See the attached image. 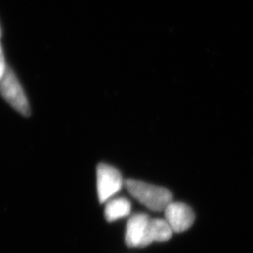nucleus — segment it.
Instances as JSON below:
<instances>
[{"mask_svg":"<svg viewBox=\"0 0 253 253\" xmlns=\"http://www.w3.org/2000/svg\"><path fill=\"white\" fill-rule=\"evenodd\" d=\"M172 234V228L165 219L135 214L126 223L125 242L129 248H143L153 242L168 241Z\"/></svg>","mask_w":253,"mask_h":253,"instance_id":"obj_1","label":"nucleus"},{"mask_svg":"<svg viewBox=\"0 0 253 253\" xmlns=\"http://www.w3.org/2000/svg\"><path fill=\"white\" fill-rule=\"evenodd\" d=\"M124 185L133 198L155 212H163L172 202V192L162 187L133 179H127Z\"/></svg>","mask_w":253,"mask_h":253,"instance_id":"obj_2","label":"nucleus"},{"mask_svg":"<svg viewBox=\"0 0 253 253\" xmlns=\"http://www.w3.org/2000/svg\"><path fill=\"white\" fill-rule=\"evenodd\" d=\"M0 94L20 114L25 117L30 115V107L27 96L18 81L15 73L9 68L0 79Z\"/></svg>","mask_w":253,"mask_h":253,"instance_id":"obj_3","label":"nucleus"},{"mask_svg":"<svg viewBox=\"0 0 253 253\" xmlns=\"http://www.w3.org/2000/svg\"><path fill=\"white\" fill-rule=\"evenodd\" d=\"M124 181L117 168L101 163L97 166V189L100 203H105L122 189Z\"/></svg>","mask_w":253,"mask_h":253,"instance_id":"obj_4","label":"nucleus"},{"mask_svg":"<svg viewBox=\"0 0 253 253\" xmlns=\"http://www.w3.org/2000/svg\"><path fill=\"white\" fill-rule=\"evenodd\" d=\"M164 217L165 220L172 228L173 233H183L192 226L195 215L191 208L184 203L173 202L165 208Z\"/></svg>","mask_w":253,"mask_h":253,"instance_id":"obj_5","label":"nucleus"},{"mask_svg":"<svg viewBox=\"0 0 253 253\" xmlns=\"http://www.w3.org/2000/svg\"><path fill=\"white\" fill-rule=\"evenodd\" d=\"M131 211V204L126 198H116L106 202L104 209L105 218L108 222H113L119 218L127 217Z\"/></svg>","mask_w":253,"mask_h":253,"instance_id":"obj_6","label":"nucleus"},{"mask_svg":"<svg viewBox=\"0 0 253 253\" xmlns=\"http://www.w3.org/2000/svg\"><path fill=\"white\" fill-rule=\"evenodd\" d=\"M7 65H6V61H5V56L3 54V50H2V46L0 43V79L2 78V76L4 75V73L6 72L7 69Z\"/></svg>","mask_w":253,"mask_h":253,"instance_id":"obj_7","label":"nucleus"},{"mask_svg":"<svg viewBox=\"0 0 253 253\" xmlns=\"http://www.w3.org/2000/svg\"><path fill=\"white\" fill-rule=\"evenodd\" d=\"M2 35V31H1V27H0V37Z\"/></svg>","mask_w":253,"mask_h":253,"instance_id":"obj_8","label":"nucleus"}]
</instances>
